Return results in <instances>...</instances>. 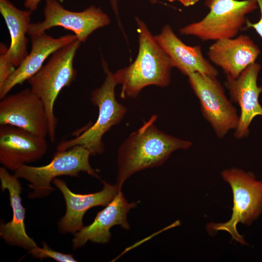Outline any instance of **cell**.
<instances>
[{
    "instance_id": "cell-12",
    "label": "cell",
    "mask_w": 262,
    "mask_h": 262,
    "mask_svg": "<svg viewBox=\"0 0 262 262\" xmlns=\"http://www.w3.org/2000/svg\"><path fill=\"white\" fill-rule=\"evenodd\" d=\"M261 68V65L255 62L247 66L237 78L227 76L225 84L231 99L237 103L241 109L234 134L237 139L246 136L253 118L258 115L262 116V107L259 101L262 87L257 84Z\"/></svg>"
},
{
    "instance_id": "cell-7",
    "label": "cell",
    "mask_w": 262,
    "mask_h": 262,
    "mask_svg": "<svg viewBox=\"0 0 262 262\" xmlns=\"http://www.w3.org/2000/svg\"><path fill=\"white\" fill-rule=\"evenodd\" d=\"M205 4L210 9L208 14L180 29L181 34L203 41L234 38L246 24V16L258 8L256 0H205Z\"/></svg>"
},
{
    "instance_id": "cell-16",
    "label": "cell",
    "mask_w": 262,
    "mask_h": 262,
    "mask_svg": "<svg viewBox=\"0 0 262 262\" xmlns=\"http://www.w3.org/2000/svg\"><path fill=\"white\" fill-rule=\"evenodd\" d=\"M30 37L31 50L0 88V99L7 95L15 86L22 84L37 73L49 56L77 39L74 34H66L54 38L45 32Z\"/></svg>"
},
{
    "instance_id": "cell-15",
    "label": "cell",
    "mask_w": 262,
    "mask_h": 262,
    "mask_svg": "<svg viewBox=\"0 0 262 262\" xmlns=\"http://www.w3.org/2000/svg\"><path fill=\"white\" fill-rule=\"evenodd\" d=\"M261 53L259 47L248 35L219 40L209 48V59L220 67L227 76L237 78Z\"/></svg>"
},
{
    "instance_id": "cell-18",
    "label": "cell",
    "mask_w": 262,
    "mask_h": 262,
    "mask_svg": "<svg viewBox=\"0 0 262 262\" xmlns=\"http://www.w3.org/2000/svg\"><path fill=\"white\" fill-rule=\"evenodd\" d=\"M1 190L9 192L10 204L12 209V220L4 224L1 222L0 236L7 244L22 247L28 251L37 246L27 234L24 223L26 209L22 204L20 196L22 187L14 174H10L4 167H0Z\"/></svg>"
},
{
    "instance_id": "cell-9",
    "label": "cell",
    "mask_w": 262,
    "mask_h": 262,
    "mask_svg": "<svg viewBox=\"0 0 262 262\" xmlns=\"http://www.w3.org/2000/svg\"><path fill=\"white\" fill-rule=\"evenodd\" d=\"M44 20L31 23L28 34H40L54 27L60 26L73 32L81 43L95 30L109 25L108 16L99 7L90 6L82 12L67 10L56 0H45Z\"/></svg>"
},
{
    "instance_id": "cell-6",
    "label": "cell",
    "mask_w": 262,
    "mask_h": 262,
    "mask_svg": "<svg viewBox=\"0 0 262 262\" xmlns=\"http://www.w3.org/2000/svg\"><path fill=\"white\" fill-rule=\"evenodd\" d=\"M223 179L231 188L233 208L231 217L224 223H212L208 226L210 233L225 231L232 239L242 245L246 243L237 231L238 223L249 225L261 214L262 210V181L255 179L250 172L237 168L224 170Z\"/></svg>"
},
{
    "instance_id": "cell-2",
    "label": "cell",
    "mask_w": 262,
    "mask_h": 262,
    "mask_svg": "<svg viewBox=\"0 0 262 262\" xmlns=\"http://www.w3.org/2000/svg\"><path fill=\"white\" fill-rule=\"evenodd\" d=\"M139 35V50L135 61L115 73L121 85L120 97L135 98L148 85L168 86L173 67L171 60L148 29L146 24L135 18Z\"/></svg>"
},
{
    "instance_id": "cell-10",
    "label": "cell",
    "mask_w": 262,
    "mask_h": 262,
    "mask_svg": "<svg viewBox=\"0 0 262 262\" xmlns=\"http://www.w3.org/2000/svg\"><path fill=\"white\" fill-rule=\"evenodd\" d=\"M5 125L45 137L48 135V119L44 103L31 88L0 99V125Z\"/></svg>"
},
{
    "instance_id": "cell-20",
    "label": "cell",
    "mask_w": 262,
    "mask_h": 262,
    "mask_svg": "<svg viewBox=\"0 0 262 262\" xmlns=\"http://www.w3.org/2000/svg\"><path fill=\"white\" fill-rule=\"evenodd\" d=\"M29 253L34 258L42 260L44 258H51L58 262H77L73 255L64 254L51 249L45 242L42 243V247L38 246L28 251Z\"/></svg>"
},
{
    "instance_id": "cell-25",
    "label": "cell",
    "mask_w": 262,
    "mask_h": 262,
    "mask_svg": "<svg viewBox=\"0 0 262 262\" xmlns=\"http://www.w3.org/2000/svg\"><path fill=\"white\" fill-rule=\"evenodd\" d=\"M170 2L178 1L180 2L183 6L188 7L193 6L198 2L199 0H167Z\"/></svg>"
},
{
    "instance_id": "cell-4",
    "label": "cell",
    "mask_w": 262,
    "mask_h": 262,
    "mask_svg": "<svg viewBox=\"0 0 262 262\" xmlns=\"http://www.w3.org/2000/svg\"><path fill=\"white\" fill-rule=\"evenodd\" d=\"M81 44L76 39L54 52L45 65L27 81L31 90L44 103L48 119V135L52 142L55 139L58 123L54 113V103L61 90L76 79L73 62Z\"/></svg>"
},
{
    "instance_id": "cell-3",
    "label": "cell",
    "mask_w": 262,
    "mask_h": 262,
    "mask_svg": "<svg viewBox=\"0 0 262 262\" xmlns=\"http://www.w3.org/2000/svg\"><path fill=\"white\" fill-rule=\"evenodd\" d=\"M102 65L105 79L102 85L91 94V101L98 110L96 122L76 137L61 142L57 146V151L82 146L88 149L91 155L102 154L104 151V135L112 127L120 123L126 114L127 108L115 98V88L118 83L115 73L109 70L103 59Z\"/></svg>"
},
{
    "instance_id": "cell-23",
    "label": "cell",
    "mask_w": 262,
    "mask_h": 262,
    "mask_svg": "<svg viewBox=\"0 0 262 262\" xmlns=\"http://www.w3.org/2000/svg\"><path fill=\"white\" fill-rule=\"evenodd\" d=\"M41 0H25L24 2L25 7L29 11L33 12L35 11L38 5ZM60 2H63L64 0H59Z\"/></svg>"
},
{
    "instance_id": "cell-13",
    "label": "cell",
    "mask_w": 262,
    "mask_h": 262,
    "mask_svg": "<svg viewBox=\"0 0 262 262\" xmlns=\"http://www.w3.org/2000/svg\"><path fill=\"white\" fill-rule=\"evenodd\" d=\"M138 202H129L120 189L114 198L101 211L98 212L91 224L83 226L74 233L72 244L74 249L84 246L89 241L105 244L111 237L110 229L115 225L129 229L127 214Z\"/></svg>"
},
{
    "instance_id": "cell-22",
    "label": "cell",
    "mask_w": 262,
    "mask_h": 262,
    "mask_svg": "<svg viewBox=\"0 0 262 262\" xmlns=\"http://www.w3.org/2000/svg\"><path fill=\"white\" fill-rule=\"evenodd\" d=\"M258 7L260 8L261 17L259 20L255 23H252L249 20L246 19V28L253 29L262 38V0H256Z\"/></svg>"
},
{
    "instance_id": "cell-1",
    "label": "cell",
    "mask_w": 262,
    "mask_h": 262,
    "mask_svg": "<svg viewBox=\"0 0 262 262\" xmlns=\"http://www.w3.org/2000/svg\"><path fill=\"white\" fill-rule=\"evenodd\" d=\"M157 118V115H152L120 146L116 183L120 189L134 174L159 166L173 152L187 149L192 145L190 141L175 137L159 130L155 124Z\"/></svg>"
},
{
    "instance_id": "cell-8",
    "label": "cell",
    "mask_w": 262,
    "mask_h": 262,
    "mask_svg": "<svg viewBox=\"0 0 262 262\" xmlns=\"http://www.w3.org/2000/svg\"><path fill=\"white\" fill-rule=\"evenodd\" d=\"M188 77L190 86L199 100L202 115L216 135L221 138L230 130H235L239 115L216 77L198 72Z\"/></svg>"
},
{
    "instance_id": "cell-24",
    "label": "cell",
    "mask_w": 262,
    "mask_h": 262,
    "mask_svg": "<svg viewBox=\"0 0 262 262\" xmlns=\"http://www.w3.org/2000/svg\"><path fill=\"white\" fill-rule=\"evenodd\" d=\"M111 4L112 8L115 14L118 21H119L118 17V11L117 8V0H109ZM150 2L153 4L158 3L159 1L157 0H149Z\"/></svg>"
},
{
    "instance_id": "cell-11",
    "label": "cell",
    "mask_w": 262,
    "mask_h": 262,
    "mask_svg": "<svg viewBox=\"0 0 262 262\" xmlns=\"http://www.w3.org/2000/svg\"><path fill=\"white\" fill-rule=\"evenodd\" d=\"M46 137L11 125H0V162L16 171L21 166L40 159L46 153Z\"/></svg>"
},
{
    "instance_id": "cell-17",
    "label": "cell",
    "mask_w": 262,
    "mask_h": 262,
    "mask_svg": "<svg viewBox=\"0 0 262 262\" xmlns=\"http://www.w3.org/2000/svg\"><path fill=\"white\" fill-rule=\"evenodd\" d=\"M154 38L169 57L173 67L184 75L198 72L213 77L218 75L217 69L204 57L201 46L185 44L169 25H165Z\"/></svg>"
},
{
    "instance_id": "cell-5",
    "label": "cell",
    "mask_w": 262,
    "mask_h": 262,
    "mask_svg": "<svg viewBox=\"0 0 262 262\" xmlns=\"http://www.w3.org/2000/svg\"><path fill=\"white\" fill-rule=\"evenodd\" d=\"M90 155L88 149L82 146H76L65 150L57 151L51 161L46 165L33 166L23 164L14 172V174L29 182L31 191L28 194L29 198H43L55 190L51 182L58 177H77L82 172L99 178L97 171L90 164Z\"/></svg>"
},
{
    "instance_id": "cell-21",
    "label": "cell",
    "mask_w": 262,
    "mask_h": 262,
    "mask_svg": "<svg viewBox=\"0 0 262 262\" xmlns=\"http://www.w3.org/2000/svg\"><path fill=\"white\" fill-rule=\"evenodd\" d=\"M8 48L3 43L0 45V88L15 70L16 67L7 55Z\"/></svg>"
},
{
    "instance_id": "cell-19",
    "label": "cell",
    "mask_w": 262,
    "mask_h": 262,
    "mask_svg": "<svg viewBox=\"0 0 262 262\" xmlns=\"http://www.w3.org/2000/svg\"><path fill=\"white\" fill-rule=\"evenodd\" d=\"M0 12L11 39L7 55L15 66L17 67L28 54L26 34L31 24L32 12L17 9L8 0H0Z\"/></svg>"
},
{
    "instance_id": "cell-14",
    "label": "cell",
    "mask_w": 262,
    "mask_h": 262,
    "mask_svg": "<svg viewBox=\"0 0 262 262\" xmlns=\"http://www.w3.org/2000/svg\"><path fill=\"white\" fill-rule=\"evenodd\" d=\"M53 184L62 194L66 204V212L58 223L60 233H75L83 227V218L90 208L106 206L118 193L120 189L102 181L103 188L99 192L88 194H76L72 192L66 183L58 178L54 179Z\"/></svg>"
}]
</instances>
